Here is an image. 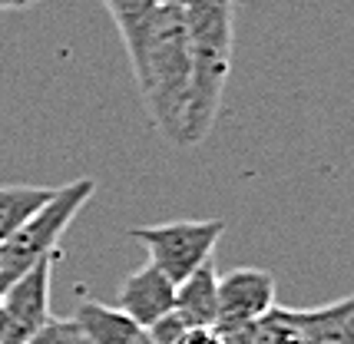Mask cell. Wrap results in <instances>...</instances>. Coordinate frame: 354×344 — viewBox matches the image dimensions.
<instances>
[{"instance_id":"obj_6","label":"cell","mask_w":354,"mask_h":344,"mask_svg":"<svg viewBox=\"0 0 354 344\" xmlns=\"http://www.w3.org/2000/svg\"><path fill=\"white\" fill-rule=\"evenodd\" d=\"M176 308V282L169 275H162L153 262L133 271L123 282L120 292V312H126L139 328H149L153 321H159L162 314H169Z\"/></svg>"},{"instance_id":"obj_13","label":"cell","mask_w":354,"mask_h":344,"mask_svg":"<svg viewBox=\"0 0 354 344\" xmlns=\"http://www.w3.org/2000/svg\"><path fill=\"white\" fill-rule=\"evenodd\" d=\"M335 344H354V298H351V305H348V312H344V318H341Z\"/></svg>"},{"instance_id":"obj_14","label":"cell","mask_w":354,"mask_h":344,"mask_svg":"<svg viewBox=\"0 0 354 344\" xmlns=\"http://www.w3.org/2000/svg\"><path fill=\"white\" fill-rule=\"evenodd\" d=\"M27 3H33V0H0V10H20Z\"/></svg>"},{"instance_id":"obj_11","label":"cell","mask_w":354,"mask_h":344,"mask_svg":"<svg viewBox=\"0 0 354 344\" xmlns=\"http://www.w3.org/2000/svg\"><path fill=\"white\" fill-rule=\"evenodd\" d=\"M24 344H86L77 318H50L40 331H33Z\"/></svg>"},{"instance_id":"obj_1","label":"cell","mask_w":354,"mask_h":344,"mask_svg":"<svg viewBox=\"0 0 354 344\" xmlns=\"http://www.w3.org/2000/svg\"><path fill=\"white\" fill-rule=\"evenodd\" d=\"M189 30V103L183 146L209 136L232 66V0H185Z\"/></svg>"},{"instance_id":"obj_7","label":"cell","mask_w":354,"mask_h":344,"mask_svg":"<svg viewBox=\"0 0 354 344\" xmlns=\"http://www.w3.org/2000/svg\"><path fill=\"white\" fill-rule=\"evenodd\" d=\"M73 318H77L86 344H149L146 328H139L120 308H109L100 301H83Z\"/></svg>"},{"instance_id":"obj_8","label":"cell","mask_w":354,"mask_h":344,"mask_svg":"<svg viewBox=\"0 0 354 344\" xmlns=\"http://www.w3.org/2000/svg\"><path fill=\"white\" fill-rule=\"evenodd\" d=\"M176 314H183L185 325H216L218 318V271L209 262H202L189 278L176 285Z\"/></svg>"},{"instance_id":"obj_2","label":"cell","mask_w":354,"mask_h":344,"mask_svg":"<svg viewBox=\"0 0 354 344\" xmlns=\"http://www.w3.org/2000/svg\"><path fill=\"white\" fill-rule=\"evenodd\" d=\"M96 182L93 179H77L60 186L50 202H44L30 219L24 222L3 245H0V295L10 282H17L27 268H33L44 255L57 251L60 235L73 225V219L80 216V209L93 199Z\"/></svg>"},{"instance_id":"obj_4","label":"cell","mask_w":354,"mask_h":344,"mask_svg":"<svg viewBox=\"0 0 354 344\" xmlns=\"http://www.w3.org/2000/svg\"><path fill=\"white\" fill-rule=\"evenodd\" d=\"M60 251L44 255L33 268H27L17 282H10L0 295V308L7 314V334L3 344H24L33 331L50 321V275Z\"/></svg>"},{"instance_id":"obj_10","label":"cell","mask_w":354,"mask_h":344,"mask_svg":"<svg viewBox=\"0 0 354 344\" xmlns=\"http://www.w3.org/2000/svg\"><path fill=\"white\" fill-rule=\"evenodd\" d=\"M252 344H301V325L298 312L292 308H268L262 318L248 325Z\"/></svg>"},{"instance_id":"obj_5","label":"cell","mask_w":354,"mask_h":344,"mask_svg":"<svg viewBox=\"0 0 354 344\" xmlns=\"http://www.w3.org/2000/svg\"><path fill=\"white\" fill-rule=\"evenodd\" d=\"M275 275L265 268H232L218 275V318L216 328H235L262 318L275 308Z\"/></svg>"},{"instance_id":"obj_3","label":"cell","mask_w":354,"mask_h":344,"mask_svg":"<svg viewBox=\"0 0 354 344\" xmlns=\"http://www.w3.org/2000/svg\"><path fill=\"white\" fill-rule=\"evenodd\" d=\"M222 235H225V219H179L129 229V238L146 245L149 262L176 285L212 258Z\"/></svg>"},{"instance_id":"obj_12","label":"cell","mask_w":354,"mask_h":344,"mask_svg":"<svg viewBox=\"0 0 354 344\" xmlns=\"http://www.w3.org/2000/svg\"><path fill=\"white\" fill-rule=\"evenodd\" d=\"M179 344H225V338L216 325H189Z\"/></svg>"},{"instance_id":"obj_9","label":"cell","mask_w":354,"mask_h":344,"mask_svg":"<svg viewBox=\"0 0 354 344\" xmlns=\"http://www.w3.org/2000/svg\"><path fill=\"white\" fill-rule=\"evenodd\" d=\"M57 189L44 186H0V245L30 219L44 202H50Z\"/></svg>"},{"instance_id":"obj_15","label":"cell","mask_w":354,"mask_h":344,"mask_svg":"<svg viewBox=\"0 0 354 344\" xmlns=\"http://www.w3.org/2000/svg\"><path fill=\"white\" fill-rule=\"evenodd\" d=\"M3 334H7V314L0 308V344H3Z\"/></svg>"}]
</instances>
